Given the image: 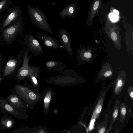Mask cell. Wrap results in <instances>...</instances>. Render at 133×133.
Here are the masks:
<instances>
[{
	"instance_id": "obj_1",
	"label": "cell",
	"mask_w": 133,
	"mask_h": 133,
	"mask_svg": "<svg viewBox=\"0 0 133 133\" xmlns=\"http://www.w3.org/2000/svg\"><path fill=\"white\" fill-rule=\"evenodd\" d=\"M28 13L32 23L36 26L51 34L53 32L47 20L46 16L37 6L35 8L27 6Z\"/></svg>"
},
{
	"instance_id": "obj_2",
	"label": "cell",
	"mask_w": 133,
	"mask_h": 133,
	"mask_svg": "<svg viewBox=\"0 0 133 133\" xmlns=\"http://www.w3.org/2000/svg\"><path fill=\"white\" fill-rule=\"evenodd\" d=\"M32 88L26 82L24 85L15 84L13 88L8 90L11 93L17 95L26 108H30L33 101L36 100V94L33 91Z\"/></svg>"
},
{
	"instance_id": "obj_3",
	"label": "cell",
	"mask_w": 133,
	"mask_h": 133,
	"mask_svg": "<svg viewBox=\"0 0 133 133\" xmlns=\"http://www.w3.org/2000/svg\"><path fill=\"white\" fill-rule=\"evenodd\" d=\"M23 23L22 17L13 22L6 27L0 30L1 35L7 45H10L21 32Z\"/></svg>"
},
{
	"instance_id": "obj_4",
	"label": "cell",
	"mask_w": 133,
	"mask_h": 133,
	"mask_svg": "<svg viewBox=\"0 0 133 133\" xmlns=\"http://www.w3.org/2000/svg\"><path fill=\"white\" fill-rule=\"evenodd\" d=\"M26 108H15L7 102L6 99L0 96V111L1 113H4L15 117L18 119H26L27 117Z\"/></svg>"
},
{
	"instance_id": "obj_5",
	"label": "cell",
	"mask_w": 133,
	"mask_h": 133,
	"mask_svg": "<svg viewBox=\"0 0 133 133\" xmlns=\"http://www.w3.org/2000/svg\"><path fill=\"white\" fill-rule=\"evenodd\" d=\"M21 62L20 55L10 58L6 62L3 70L2 76L8 78L16 75Z\"/></svg>"
},
{
	"instance_id": "obj_6",
	"label": "cell",
	"mask_w": 133,
	"mask_h": 133,
	"mask_svg": "<svg viewBox=\"0 0 133 133\" xmlns=\"http://www.w3.org/2000/svg\"><path fill=\"white\" fill-rule=\"evenodd\" d=\"M22 11L19 6L11 8L5 15L0 24V30L6 27L13 22L22 17Z\"/></svg>"
},
{
	"instance_id": "obj_7",
	"label": "cell",
	"mask_w": 133,
	"mask_h": 133,
	"mask_svg": "<svg viewBox=\"0 0 133 133\" xmlns=\"http://www.w3.org/2000/svg\"><path fill=\"white\" fill-rule=\"evenodd\" d=\"M29 49L26 48L23 54V63L22 66L18 70L14 79L20 82L24 78L29 77V61L31 56L28 55Z\"/></svg>"
},
{
	"instance_id": "obj_8",
	"label": "cell",
	"mask_w": 133,
	"mask_h": 133,
	"mask_svg": "<svg viewBox=\"0 0 133 133\" xmlns=\"http://www.w3.org/2000/svg\"><path fill=\"white\" fill-rule=\"evenodd\" d=\"M24 41L29 52H31L35 55L43 53L42 47L40 43L31 34L25 36Z\"/></svg>"
},
{
	"instance_id": "obj_9",
	"label": "cell",
	"mask_w": 133,
	"mask_h": 133,
	"mask_svg": "<svg viewBox=\"0 0 133 133\" xmlns=\"http://www.w3.org/2000/svg\"><path fill=\"white\" fill-rule=\"evenodd\" d=\"M58 39L63 48L66 51L69 55L71 57L73 52L71 46L70 34L64 28L59 30Z\"/></svg>"
},
{
	"instance_id": "obj_10",
	"label": "cell",
	"mask_w": 133,
	"mask_h": 133,
	"mask_svg": "<svg viewBox=\"0 0 133 133\" xmlns=\"http://www.w3.org/2000/svg\"><path fill=\"white\" fill-rule=\"evenodd\" d=\"M36 34L37 38L43 41L47 47L56 49L63 48L62 46L55 38L41 32H37Z\"/></svg>"
},
{
	"instance_id": "obj_11",
	"label": "cell",
	"mask_w": 133,
	"mask_h": 133,
	"mask_svg": "<svg viewBox=\"0 0 133 133\" xmlns=\"http://www.w3.org/2000/svg\"><path fill=\"white\" fill-rule=\"evenodd\" d=\"M2 113L4 115L0 119V130H6L13 127L16 123L14 119L9 115Z\"/></svg>"
},
{
	"instance_id": "obj_12",
	"label": "cell",
	"mask_w": 133,
	"mask_h": 133,
	"mask_svg": "<svg viewBox=\"0 0 133 133\" xmlns=\"http://www.w3.org/2000/svg\"><path fill=\"white\" fill-rule=\"evenodd\" d=\"M7 102L12 107L17 109L26 108L21 100L17 94L11 93L6 97Z\"/></svg>"
},
{
	"instance_id": "obj_13",
	"label": "cell",
	"mask_w": 133,
	"mask_h": 133,
	"mask_svg": "<svg viewBox=\"0 0 133 133\" xmlns=\"http://www.w3.org/2000/svg\"><path fill=\"white\" fill-rule=\"evenodd\" d=\"M74 9L70 5H68L62 10L59 14V16L63 19L66 17H70L74 12Z\"/></svg>"
},
{
	"instance_id": "obj_14",
	"label": "cell",
	"mask_w": 133,
	"mask_h": 133,
	"mask_svg": "<svg viewBox=\"0 0 133 133\" xmlns=\"http://www.w3.org/2000/svg\"><path fill=\"white\" fill-rule=\"evenodd\" d=\"M62 63L60 61L51 60L46 62L45 63L46 68L49 69H60L61 68Z\"/></svg>"
},
{
	"instance_id": "obj_15",
	"label": "cell",
	"mask_w": 133,
	"mask_h": 133,
	"mask_svg": "<svg viewBox=\"0 0 133 133\" xmlns=\"http://www.w3.org/2000/svg\"><path fill=\"white\" fill-rule=\"evenodd\" d=\"M51 92L49 91L47 92L45 96L44 99V107L45 110H47L49 108L52 96Z\"/></svg>"
},
{
	"instance_id": "obj_16",
	"label": "cell",
	"mask_w": 133,
	"mask_h": 133,
	"mask_svg": "<svg viewBox=\"0 0 133 133\" xmlns=\"http://www.w3.org/2000/svg\"><path fill=\"white\" fill-rule=\"evenodd\" d=\"M10 2V0H1L0 1V13L8 8Z\"/></svg>"
},
{
	"instance_id": "obj_17",
	"label": "cell",
	"mask_w": 133,
	"mask_h": 133,
	"mask_svg": "<svg viewBox=\"0 0 133 133\" xmlns=\"http://www.w3.org/2000/svg\"><path fill=\"white\" fill-rule=\"evenodd\" d=\"M102 106V105H99L97 107L96 109V115L99 114L101 112Z\"/></svg>"
},
{
	"instance_id": "obj_18",
	"label": "cell",
	"mask_w": 133,
	"mask_h": 133,
	"mask_svg": "<svg viewBox=\"0 0 133 133\" xmlns=\"http://www.w3.org/2000/svg\"><path fill=\"white\" fill-rule=\"evenodd\" d=\"M95 111L94 114L93 115H94V118H92V120L91 121L90 123V125L89 128L91 130L93 128L94 123L95 121V118L94 117V116H95Z\"/></svg>"
},
{
	"instance_id": "obj_19",
	"label": "cell",
	"mask_w": 133,
	"mask_h": 133,
	"mask_svg": "<svg viewBox=\"0 0 133 133\" xmlns=\"http://www.w3.org/2000/svg\"><path fill=\"white\" fill-rule=\"evenodd\" d=\"M110 37L111 39L114 41L116 40L118 38L116 34L114 32H113L111 33L110 35Z\"/></svg>"
},
{
	"instance_id": "obj_20",
	"label": "cell",
	"mask_w": 133,
	"mask_h": 133,
	"mask_svg": "<svg viewBox=\"0 0 133 133\" xmlns=\"http://www.w3.org/2000/svg\"><path fill=\"white\" fill-rule=\"evenodd\" d=\"M2 55L0 52V77H1V71L2 69V64L3 63Z\"/></svg>"
},
{
	"instance_id": "obj_21",
	"label": "cell",
	"mask_w": 133,
	"mask_h": 133,
	"mask_svg": "<svg viewBox=\"0 0 133 133\" xmlns=\"http://www.w3.org/2000/svg\"><path fill=\"white\" fill-rule=\"evenodd\" d=\"M29 77L34 84L35 85H37L38 84L37 81L38 78L34 77Z\"/></svg>"
},
{
	"instance_id": "obj_22",
	"label": "cell",
	"mask_w": 133,
	"mask_h": 133,
	"mask_svg": "<svg viewBox=\"0 0 133 133\" xmlns=\"http://www.w3.org/2000/svg\"><path fill=\"white\" fill-rule=\"evenodd\" d=\"M99 4V2L98 1H96L93 5V9L94 10H96L98 8Z\"/></svg>"
},
{
	"instance_id": "obj_23",
	"label": "cell",
	"mask_w": 133,
	"mask_h": 133,
	"mask_svg": "<svg viewBox=\"0 0 133 133\" xmlns=\"http://www.w3.org/2000/svg\"><path fill=\"white\" fill-rule=\"evenodd\" d=\"M118 114V110L117 109H116L114 111L113 114V117L114 119L117 118Z\"/></svg>"
},
{
	"instance_id": "obj_24",
	"label": "cell",
	"mask_w": 133,
	"mask_h": 133,
	"mask_svg": "<svg viewBox=\"0 0 133 133\" xmlns=\"http://www.w3.org/2000/svg\"><path fill=\"white\" fill-rule=\"evenodd\" d=\"M83 56L86 58H90L92 56L91 54L89 52H85L83 54Z\"/></svg>"
},
{
	"instance_id": "obj_25",
	"label": "cell",
	"mask_w": 133,
	"mask_h": 133,
	"mask_svg": "<svg viewBox=\"0 0 133 133\" xmlns=\"http://www.w3.org/2000/svg\"><path fill=\"white\" fill-rule=\"evenodd\" d=\"M123 83V82L122 80L119 79L118 81L117 84V86L119 88H120L122 85Z\"/></svg>"
},
{
	"instance_id": "obj_26",
	"label": "cell",
	"mask_w": 133,
	"mask_h": 133,
	"mask_svg": "<svg viewBox=\"0 0 133 133\" xmlns=\"http://www.w3.org/2000/svg\"><path fill=\"white\" fill-rule=\"evenodd\" d=\"M112 72L110 70L106 72L104 74V76L105 77H107L110 76L112 74Z\"/></svg>"
},
{
	"instance_id": "obj_27",
	"label": "cell",
	"mask_w": 133,
	"mask_h": 133,
	"mask_svg": "<svg viewBox=\"0 0 133 133\" xmlns=\"http://www.w3.org/2000/svg\"><path fill=\"white\" fill-rule=\"evenodd\" d=\"M121 112L122 115H125L127 112V110L126 108L124 107L122 108L121 109Z\"/></svg>"
},
{
	"instance_id": "obj_28",
	"label": "cell",
	"mask_w": 133,
	"mask_h": 133,
	"mask_svg": "<svg viewBox=\"0 0 133 133\" xmlns=\"http://www.w3.org/2000/svg\"><path fill=\"white\" fill-rule=\"evenodd\" d=\"M105 130V128H102L99 129L98 132L99 133H104V132Z\"/></svg>"
},
{
	"instance_id": "obj_29",
	"label": "cell",
	"mask_w": 133,
	"mask_h": 133,
	"mask_svg": "<svg viewBox=\"0 0 133 133\" xmlns=\"http://www.w3.org/2000/svg\"><path fill=\"white\" fill-rule=\"evenodd\" d=\"M111 19H112V20L114 21L116 20V18L115 16L112 15V17H111Z\"/></svg>"
},
{
	"instance_id": "obj_30",
	"label": "cell",
	"mask_w": 133,
	"mask_h": 133,
	"mask_svg": "<svg viewBox=\"0 0 133 133\" xmlns=\"http://www.w3.org/2000/svg\"><path fill=\"white\" fill-rule=\"evenodd\" d=\"M114 13L116 15H119V12L116 10H114L113 11Z\"/></svg>"
},
{
	"instance_id": "obj_31",
	"label": "cell",
	"mask_w": 133,
	"mask_h": 133,
	"mask_svg": "<svg viewBox=\"0 0 133 133\" xmlns=\"http://www.w3.org/2000/svg\"><path fill=\"white\" fill-rule=\"evenodd\" d=\"M130 96L131 97V98H133V92L132 91L131 92H130Z\"/></svg>"
},
{
	"instance_id": "obj_32",
	"label": "cell",
	"mask_w": 133,
	"mask_h": 133,
	"mask_svg": "<svg viewBox=\"0 0 133 133\" xmlns=\"http://www.w3.org/2000/svg\"><path fill=\"white\" fill-rule=\"evenodd\" d=\"M3 18V17L2 16L0 15V20Z\"/></svg>"
},
{
	"instance_id": "obj_33",
	"label": "cell",
	"mask_w": 133,
	"mask_h": 133,
	"mask_svg": "<svg viewBox=\"0 0 133 133\" xmlns=\"http://www.w3.org/2000/svg\"><path fill=\"white\" fill-rule=\"evenodd\" d=\"M2 78L1 77H0V82L2 80Z\"/></svg>"
}]
</instances>
